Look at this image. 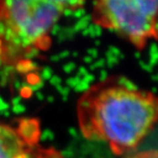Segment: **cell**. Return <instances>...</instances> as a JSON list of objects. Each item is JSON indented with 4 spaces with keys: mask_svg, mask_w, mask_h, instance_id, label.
<instances>
[{
    "mask_svg": "<svg viewBox=\"0 0 158 158\" xmlns=\"http://www.w3.org/2000/svg\"><path fill=\"white\" fill-rule=\"evenodd\" d=\"M77 116L85 137L123 154L136 148L156 125L158 96L108 79L81 96Z\"/></svg>",
    "mask_w": 158,
    "mask_h": 158,
    "instance_id": "cell-1",
    "label": "cell"
},
{
    "mask_svg": "<svg viewBox=\"0 0 158 158\" xmlns=\"http://www.w3.org/2000/svg\"><path fill=\"white\" fill-rule=\"evenodd\" d=\"M82 2L52 0L0 1L1 56L9 61L48 45L49 32L65 10Z\"/></svg>",
    "mask_w": 158,
    "mask_h": 158,
    "instance_id": "cell-2",
    "label": "cell"
},
{
    "mask_svg": "<svg viewBox=\"0 0 158 158\" xmlns=\"http://www.w3.org/2000/svg\"><path fill=\"white\" fill-rule=\"evenodd\" d=\"M94 19L126 37L137 48H143L149 38L158 36V1H98L94 3Z\"/></svg>",
    "mask_w": 158,
    "mask_h": 158,
    "instance_id": "cell-3",
    "label": "cell"
},
{
    "mask_svg": "<svg viewBox=\"0 0 158 158\" xmlns=\"http://www.w3.org/2000/svg\"><path fill=\"white\" fill-rule=\"evenodd\" d=\"M31 146L18 131L0 124V158H32Z\"/></svg>",
    "mask_w": 158,
    "mask_h": 158,
    "instance_id": "cell-4",
    "label": "cell"
},
{
    "mask_svg": "<svg viewBox=\"0 0 158 158\" xmlns=\"http://www.w3.org/2000/svg\"><path fill=\"white\" fill-rule=\"evenodd\" d=\"M129 158H158V151H144L138 153H135Z\"/></svg>",
    "mask_w": 158,
    "mask_h": 158,
    "instance_id": "cell-5",
    "label": "cell"
},
{
    "mask_svg": "<svg viewBox=\"0 0 158 158\" xmlns=\"http://www.w3.org/2000/svg\"><path fill=\"white\" fill-rule=\"evenodd\" d=\"M3 108H5V105H4V103L2 102V100L0 99V109H3Z\"/></svg>",
    "mask_w": 158,
    "mask_h": 158,
    "instance_id": "cell-6",
    "label": "cell"
}]
</instances>
